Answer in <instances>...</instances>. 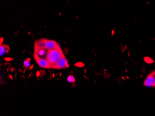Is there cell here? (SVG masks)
Instances as JSON below:
<instances>
[{
  "mask_svg": "<svg viewBox=\"0 0 155 116\" xmlns=\"http://www.w3.org/2000/svg\"><path fill=\"white\" fill-rule=\"evenodd\" d=\"M64 56L60 47L53 50H49L47 52L46 59L49 62L51 66L55 64L59 59Z\"/></svg>",
  "mask_w": 155,
  "mask_h": 116,
  "instance_id": "obj_1",
  "label": "cell"
},
{
  "mask_svg": "<svg viewBox=\"0 0 155 116\" xmlns=\"http://www.w3.org/2000/svg\"><path fill=\"white\" fill-rule=\"evenodd\" d=\"M69 67V65L68 63L67 59L63 56L60 59L56 62L55 64L52 66V68L53 69H64L65 68H68Z\"/></svg>",
  "mask_w": 155,
  "mask_h": 116,
  "instance_id": "obj_2",
  "label": "cell"
},
{
  "mask_svg": "<svg viewBox=\"0 0 155 116\" xmlns=\"http://www.w3.org/2000/svg\"><path fill=\"white\" fill-rule=\"evenodd\" d=\"M34 58L37 63L38 64L40 67L44 69L52 68V66L51 65L49 62H48L47 59H42L40 58L37 53H34Z\"/></svg>",
  "mask_w": 155,
  "mask_h": 116,
  "instance_id": "obj_3",
  "label": "cell"
},
{
  "mask_svg": "<svg viewBox=\"0 0 155 116\" xmlns=\"http://www.w3.org/2000/svg\"><path fill=\"white\" fill-rule=\"evenodd\" d=\"M143 84L146 87H155V71L152 72L148 75Z\"/></svg>",
  "mask_w": 155,
  "mask_h": 116,
  "instance_id": "obj_4",
  "label": "cell"
},
{
  "mask_svg": "<svg viewBox=\"0 0 155 116\" xmlns=\"http://www.w3.org/2000/svg\"><path fill=\"white\" fill-rule=\"evenodd\" d=\"M47 41V39H41L39 41H36L34 45V53H38L40 49H45Z\"/></svg>",
  "mask_w": 155,
  "mask_h": 116,
  "instance_id": "obj_5",
  "label": "cell"
},
{
  "mask_svg": "<svg viewBox=\"0 0 155 116\" xmlns=\"http://www.w3.org/2000/svg\"><path fill=\"white\" fill-rule=\"evenodd\" d=\"M60 46L58 45L55 41L51 40H47L46 43V49L47 50H53L59 48Z\"/></svg>",
  "mask_w": 155,
  "mask_h": 116,
  "instance_id": "obj_6",
  "label": "cell"
},
{
  "mask_svg": "<svg viewBox=\"0 0 155 116\" xmlns=\"http://www.w3.org/2000/svg\"><path fill=\"white\" fill-rule=\"evenodd\" d=\"M10 47H8V46L4 45H1V47H0V55L1 56L4 55L5 52L6 53V51L7 50L10 51Z\"/></svg>",
  "mask_w": 155,
  "mask_h": 116,
  "instance_id": "obj_7",
  "label": "cell"
},
{
  "mask_svg": "<svg viewBox=\"0 0 155 116\" xmlns=\"http://www.w3.org/2000/svg\"><path fill=\"white\" fill-rule=\"evenodd\" d=\"M67 81L68 82L71 83H74L75 81V79L72 75H69L67 78Z\"/></svg>",
  "mask_w": 155,
  "mask_h": 116,
  "instance_id": "obj_8",
  "label": "cell"
},
{
  "mask_svg": "<svg viewBox=\"0 0 155 116\" xmlns=\"http://www.w3.org/2000/svg\"><path fill=\"white\" fill-rule=\"evenodd\" d=\"M30 62L27 61V60H24V68H27L28 67H30Z\"/></svg>",
  "mask_w": 155,
  "mask_h": 116,
  "instance_id": "obj_9",
  "label": "cell"
},
{
  "mask_svg": "<svg viewBox=\"0 0 155 116\" xmlns=\"http://www.w3.org/2000/svg\"><path fill=\"white\" fill-rule=\"evenodd\" d=\"M46 49H40V51L38 52L37 54L39 55V56H43L45 54V52H46Z\"/></svg>",
  "mask_w": 155,
  "mask_h": 116,
  "instance_id": "obj_10",
  "label": "cell"
},
{
  "mask_svg": "<svg viewBox=\"0 0 155 116\" xmlns=\"http://www.w3.org/2000/svg\"><path fill=\"white\" fill-rule=\"evenodd\" d=\"M144 60L146 62H147L148 63H151L153 62V61L152 59L150 58H148V57H146L144 58Z\"/></svg>",
  "mask_w": 155,
  "mask_h": 116,
  "instance_id": "obj_11",
  "label": "cell"
},
{
  "mask_svg": "<svg viewBox=\"0 0 155 116\" xmlns=\"http://www.w3.org/2000/svg\"><path fill=\"white\" fill-rule=\"evenodd\" d=\"M74 66H76L77 67H79V68H82L84 66H85V64L83 62H79L75 63Z\"/></svg>",
  "mask_w": 155,
  "mask_h": 116,
  "instance_id": "obj_12",
  "label": "cell"
},
{
  "mask_svg": "<svg viewBox=\"0 0 155 116\" xmlns=\"http://www.w3.org/2000/svg\"><path fill=\"white\" fill-rule=\"evenodd\" d=\"M13 60H14V58H5V60L7 62H10V61H11Z\"/></svg>",
  "mask_w": 155,
  "mask_h": 116,
  "instance_id": "obj_13",
  "label": "cell"
},
{
  "mask_svg": "<svg viewBox=\"0 0 155 116\" xmlns=\"http://www.w3.org/2000/svg\"><path fill=\"white\" fill-rule=\"evenodd\" d=\"M40 75H41L40 72L39 71H37L36 73V75L37 77H39V76H40Z\"/></svg>",
  "mask_w": 155,
  "mask_h": 116,
  "instance_id": "obj_14",
  "label": "cell"
},
{
  "mask_svg": "<svg viewBox=\"0 0 155 116\" xmlns=\"http://www.w3.org/2000/svg\"><path fill=\"white\" fill-rule=\"evenodd\" d=\"M40 73H41V75H44V74H45V71H43L40 69Z\"/></svg>",
  "mask_w": 155,
  "mask_h": 116,
  "instance_id": "obj_15",
  "label": "cell"
},
{
  "mask_svg": "<svg viewBox=\"0 0 155 116\" xmlns=\"http://www.w3.org/2000/svg\"><path fill=\"white\" fill-rule=\"evenodd\" d=\"M15 71V69L14 68V67H12L10 69V71L13 72V71Z\"/></svg>",
  "mask_w": 155,
  "mask_h": 116,
  "instance_id": "obj_16",
  "label": "cell"
},
{
  "mask_svg": "<svg viewBox=\"0 0 155 116\" xmlns=\"http://www.w3.org/2000/svg\"><path fill=\"white\" fill-rule=\"evenodd\" d=\"M34 65H32V66H31L29 68V70L32 69H33V68H34Z\"/></svg>",
  "mask_w": 155,
  "mask_h": 116,
  "instance_id": "obj_17",
  "label": "cell"
},
{
  "mask_svg": "<svg viewBox=\"0 0 155 116\" xmlns=\"http://www.w3.org/2000/svg\"><path fill=\"white\" fill-rule=\"evenodd\" d=\"M3 38H1V43H3Z\"/></svg>",
  "mask_w": 155,
  "mask_h": 116,
  "instance_id": "obj_18",
  "label": "cell"
},
{
  "mask_svg": "<svg viewBox=\"0 0 155 116\" xmlns=\"http://www.w3.org/2000/svg\"><path fill=\"white\" fill-rule=\"evenodd\" d=\"M9 76H10V78L11 79V80H13V77H12V75H9Z\"/></svg>",
  "mask_w": 155,
  "mask_h": 116,
  "instance_id": "obj_19",
  "label": "cell"
},
{
  "mask_svg": "<svg viewBox=\"0 0 155 116\" xmlns=\"http://www.w3.org/2000/svg\"><path fill=\"white\" fill-rule=\"evenodd\" d=\"M19 71H20V72L21 73H23V71L22 70V69H19Z\"/></svg>",
  "mask_w": 155,
  "mask_h": 116,
  "instance_id": "obj_20",
  "label": "cell"
},
{
  "mask_svg": "<svg viewBox=\"0 0 155 116\" xmlns=\"http://www.w3.org/2000/svg\"><path fill=\"white\" fill-rule=\"evenodd\" d=\"M32 72H31L30 74L28 76V78L29 79L30 78V77L31 76V75H32Z\"/></svg>",
  "mask_w": 155,
  "mask_h": 116,
  "instance_id": "obj_21",
  "label": "cell"
},
{
  "mask_svg": "<svg viewBox=\"0 0 155 116\" xmlns=\"http://www.w3.org/2000/svg\"><path fill=\"white\" fill-rule=\"evenodd\" d=\"M26 60H27V61H29V62H30L31 61V59L30 58H27Z\"/></svg>",
  "mask_w": 155,
  "mask_h": 116,
  "instance_id": "obj_22",
  "label": "cell"
},
{
  "mask_svg": "<svg viewBox=\"0 0 155 116\" xmlns=\"http://www.w3.org/2000/svg\"><path fill=\"white\" fill-rule=\"evenodd\" d=\"M53 78L55 77V74L54 73H53Z\"/></svg>",
  "mask_w": 155,
  "mask_h": 116,
  "instance_id": "obj_23",
  "label": "cell"
},
{
  "mask_svg": "<svg viewBox=\"0 0 155 116\" xmlns=\"http://www.w3.org/2000/svg\"><path fill=\"white\" fill-rule=\"evenodd\" d=\"M24 71H23V74H25V72H26V70H25V69H24Z\"/></svg>",
  "mask_w": 155,
  "mask_h": 116,
  "instance_id": "obj_24",
  "label": "cell"
},
{
  "mask_svg": "<svg viewBox=\"0 0 155 116\" xmlns=\"http://www.w3.org/2000/svg\"><path fill=\"white\" fill-rule=\"evenodd\" d=\"M21 77L24 78V79H26V77H24V76H23V75H21Z\"/></svg>",
  "mask_w": 155,
  "mask_h": 116,
  "instance_id": "obj_25",
  "label": "cell"
},
{
  "mask_svg": "<svg viewBox=\"0 0 155 116\" xmlns=\"http://www.w3.org/2000/svg\"><path fill=\"white\" fill-rule=\"evenodd\" d=\"M61 75H62V72H61V73H60V76H61Z\"/></svg>",
  "mask_w": 155,
  "mask_h": 116,
  "instance_id": "obj_26",
  "label": "cell"
},
{
  "mask_svg": "<svg viewBox=\"0 0 155 116\" xmlns=\"http://www.w3.org/2000/svg\"><path fill=\"white\" fill-rule=\"evenodd\" d=\"M50 79H52V75H50Z\"/></svg>",
  "mask_w": 155,
  "mask_h": 116,
  "instance_id": "obj_27",
  "label": "cell"
},
{
  "mask_svg": "<svg viewBox=\"0 0 155 116\" xmlns=\"http://www.w3.org/2000/svg\"><path fill=\"white\" fill-rule=\"evenodd\" d=\"M17 73H15V78L16 77Z\"/></svg>",
  "mask_w": 155,
  "mask_h": 116,
  "instance_id": "obj_28",
  "label": "cell"
},
{
  "mask_svg": "<svg viewBox=\"0 0 155 116\" xmlns=\"http://www.w3.org/2000/svg\"><path fill=\"white\" fill-rule=\"evenodd\" d=\"M55 75H56V76H58V74H56Z\"/></svg>",
  "mask_w": 155,
  "mask_h": 116,
  "instance_id": "obj_29",
  "label": "cell"
},
{
  "mask_svg": "<svg viewBox=\"0 0 155 116\" xmlns=\"http://www.w3.org/2000/svg\"><path fill=\"white\" fill-rule=\"evenodd\" d=\"M7 70L8 72V71H9V69H7Z\"/></svg>",
  "mask_w": 155,
  "mask_h": 116,
  "instance_id": "obj_30",
  "label": "cell"
},
{
  "mask_svg": "<svg viewBox=\"0 0 155 116\" xmlns=\"http://www.w3.org/2000/svg\"><path fill=\"white\" fill-rule=\"evenodd\" d=\"M85 74L86 73V69H85Z\"/></svg>",
  "mask_w": 155,
  "mask_h": 116,
  "instance_id": "obj_31",
  "label": "cell"
}]
</instances>
